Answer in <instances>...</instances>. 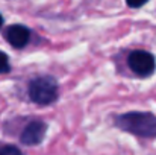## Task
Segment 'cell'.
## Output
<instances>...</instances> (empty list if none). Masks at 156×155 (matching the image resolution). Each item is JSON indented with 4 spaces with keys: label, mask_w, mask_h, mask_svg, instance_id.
I'll return each instance as SVG.
<instances>
[{
    "label": "cell",
    "mask_w": 156,
    "mask_h": 155,
    "mask_svg": "<svg viewBox=\"0 0 156 155\" xmlns=\"http://www.w3.org/2000/svg\"><path fill=\"white\" fill-rule=\"evenodd\" d=\"M115 126L143 138L156 137V116L152 113L130 111L115 117Z\"/></svg>",
    "instance_id": "6da1fadb"
},
{
    "label": "cell",
    "mask_w": 156,
    "mask_h": 155,
    "mask_svg": "<svg viewBox=\"0 0 156 155\" xmlns=\"http://www.w3.org/2000/svg\"><path fill=\"white\" fill-rule=\"evenodd\" d=\"M29 99L37 105H50L58 99L59 88L58 82L53 76H38L30 81L29 88Z\"/></svg>",
    "instance_id": "7a4b0ae2"
},
{
    "label": "cell",
    "mask_w": 156,
    "mask_h": 155,
    "mask_svg": "<svg viewBox=\"0 0 156 155\" xmlns=\"http://www.w3.org/2000/svg\"><path fill=\"white\" fill-rule=\"evenodd\" d=\"M127 64H129V68L136 76H141V78H147V76L153 75L156 68L155 56L146 50L132 52L127 56Z\"/></svg>",
    "instance_id": "3957f363"
},
{
    "label": "cell",
    "mask_w": 156,
    "mask_h": 155,
    "mask_svg": "<svg viewBox=\"0 0 156 155\" xmlns=\"http://www.w3.org/2000/svg\"><path fill=\"white\" fill-rule=\"evenodd\" d=\"M46 131H47V125L41 120H32L29 122L21 135H20V142L26 146H37L43 142L44 135H46Z\"/></svg>",
    "instance_id": "277c9868"
},
{
    "label": "cell",
    "mask_w": 156,
    "mask_h": 155,
    "mask_svg": "<svg viewBox=\"0 0 156 155\" xmlns=\"http://www.w3.org/2000/svg\"><path fill=\"white\" fill-rule=\"evenodd\" d=\"M5 38L14 49H23L30 41V31L23 24H12L5 31Z\"/></svg>",
    "instance_id": "5b68a950"
},
{
    "label": "cell",
    "mask_w": 156,
    "mask_h": 155,
    "mask_svg": "<svg viewBox=\"0 0 156 155\" xmlns=\"http://www.w3.org/2000/svg\"><path fill=\"white\" fill-rule=\"evenodd\" d=\"M0 155H23V152L14 145H3L0 143Z\"/></svg>",
    "instance_id": "8992f818"
},
{
    "label": "cell",
    "mask_w": 156,
    "mask_h": 155,
    "mask_svg": "<svg viewBox=\"0 0 156 155\" xmlns=\"http://www.w3.org/2000/svg\"><path fill=\"white\" fill-rule=\"evenodd\" d=\"M11 70V64H9V58L5 52L0 50V75L8 73Z\"/></svg>",
    "instance_id": "52a82bcc"
},
{
    "label": "cell",
    "mask_w": 156,
    "mask_h": 155,
    "mask_svg": "<svg viewBox=\"0 0 156 155\" xmlns=\"http://www.w3.org/2000/svg\"><path fill=\"white\" fill-rule=\"evenodd\" d=\"M149 0H126V3H127V6H130V8H141L143 5H146Z\"/></svg>",
    "instance_id": "ba28073f"
},
{
    "label": "cell",
    "mask_w": 156,
    "mask_h": 155,
    "mask_svg": "<svg viewBox=\"0 0 156 155\" xmlns=\"http://www.w3.org/2000/svg\"><path fill=\"white\" fill-rule=\"evenodd\" d=\"M2 24H3V17H2V14H0V28H2Z\"/></svg>",
    "instance_id": "9c48e42d"
}]
</instances>
